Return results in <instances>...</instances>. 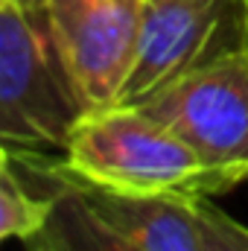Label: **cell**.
<instances>
[{"instance_id": "6da1fadb", "label": "cell", "mask_w": 248, "mask_h": 251, "mask_svg": "<svg viewBox=\"0 0 248 251\" xmlns=\"http://www.w3.org/2000/svg\"><path fill=\"white\" fill-rule=\"evenodd\" d=\"M12 152V149H9ZM44 178H70L123 193L216 196L219 184L201 158L161 120L134 105L91 108L73 126L62 161L47 152H12Z\"/></svg>"}, {"instance_id": "7a4b0ae2", "label": "cell", "mask_w": 248, "mask_h": 251, "mask_svg": "<svg viewBox=\"0 0 248 251\" xmlns=\"http://www.w3.org/2000/svg\"><path fill=\"white\" fill-rule=\"evenodd\" d=\"M85 105L47 26V15H29L0 0V140L12 152L64 149Z\"/></svg>"}, {"instance_id": "3957f363", "label": "cell", "mask_w": 248, "mask_h": 251, "mask_svg": "<svg viewBox=\"0 0 248 251\" xmlns=\"http://www.w3.org/2000/svg\"><path fill=\"white\" fill-rule=\"evenodd\" d=\"M134 108L170 126L210 170L219 193L248 181V44Z\"/></svg>"}, {"instance_id": "277c9868", "label": "cell", "mask_w": 248, "mask_h": 251, "mask_svg": "<svg viewBox=\"0 0 248 251\" xmlns=\"http://www.w3.org/2000/svg\"><path fill=\"white\" fill-rule=\"evenodd\" d=\"M248 44V0H146L137 50L114 105H137Z\"/></svg>"}, {"instance_id": "5b68a950", "label": "cell", "mask_w": 248, "mask_h": 251, "mask_svg": "<svg viewBox=\"0 0 248 251\" xmlns=\"http://www.w3.org/2000/svg\"><path fill=\"white\" fill-rule=\"evenodd\" d=\"M146 0H47V26L88 108L117 102Z\"/></svg>"}, {"instance_id": "8992f818", "label": "cell", "mask_w": 248, "mask_h": 251, "mask_svg": "<svg viewBox=\"0 0 248 251\" xmlns=\"http://www.w3.org/2000/svg\"><path fill=\"white\" fill-rule=\"evenodd\" d=\"M47 181H67L70 187H76V193L105 222H111L125 240L131 246H137L140 251H201L198 196L123 193V190L79 184V181H70V178H47Z\"/></svg>"}, {"instance_id": "52a82bcc", "label": "cell", "mask_w": 248, "mask_h": 251, "mask_svg": "<svg viewBox=\"0 0 248 251\" xmlns=\"http://www.w3.org/2000/svg\"><path fill=\"white\" fill-rule=\"evenodd\" d=\"M56 201L44 234L38 237L50 251H140L105 222L67 181H53Z\"/></svg>"}, {"instance_id": "ba28073f", "label": "cell", "mask_w": 248, "mask_h": 251, "mask_svg": "<svg viewBox=\"0 0 248 251\" xmlns=\"http://www.w3.org/2000/svg\"><path fill=\"white\" fill-rule=\"evenodd\" d=\"M56 187L35 193L26 184V173L15 164V158L3 149L0 161V240H24L32 243L44 234L47 219L53 213Z\"/></svg>"}, {"instance_id": "9c48e42d", "label": "cell", "mask_w": 248, "mask_h": 251, "mask_svg": "<svg viewBox=\"0 0 248 251\" xmlns=\"http://www.w3.org/2000/svg\"><path fill=\"white\" fill-rule=\"evenodd\" d=\"M201 251H248V225L225 213L210 196H198Z\"/></svg>"}, {"instance_id": "30bf717a", "label": "cell", "mask_w": 248, "mask_h": 251, "mask_svg": "<svg viewBox=\"0 0 248 251\" xmlns=\"http://www.w3.org/2000/svg\"><path fill=\"white\" fill-rule=\"evenodd\" d=\"M18 9L29 12V15H44L47 12V0H12Z\"/></svg>"}, {"instance_id": "8fae6325", "label": "cell", "mask_w": 248, "mask_h": 251, "mask_svg": "<svg viewBox=\"0 0 248 251\" xmlns=\"http://www.w3.org/2000/svg\"><path fill=\"white\" fill-rule=\"evenodd\" d=\"M29 246H32V251H50L47 246H44V243H41V240H32Z\"/></svg>"}]
</instances>
